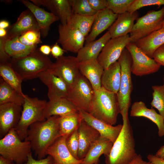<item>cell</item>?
I'll return each instance as SVG.
<instances>
[{
	"label": "cell",
	"instance_id": "1",
	"mask_svg": "<svg viewBox=\"0 0 164 164\" xmlns=\"http://www.w3.org/2000/svg\"><path fill=\"white\" fill-rule=\"evenodd\" d=\"M60 117L52 116L44 121L35 122L29 127L24 140L30 142L32 149L38 159L44 158L48 148L61 136Z\"/></svg>",
	"mask_w": 164,
	"mask_h": 164
},
{
	"label": "cell",
	"instance_id": "2",
	"mask_svg": "<svg viewBox=\"0 0 164 164\" xmlns=\"http://www.w3.org/2000/svg\"><path fill=\"white\" fill-rule=\"evenodd\" d=\"M122 130L105 156V164H129L136 156L133 131L128 116L123 117Z\"/></svg>",
	"mask_w": 164,
	"mask_h": 164
},
{
	"label": "cell",
	"instance_id": "3",
	"mask_svg": "<svg viewBox=\"0 0 164 164\" xmlns=\"http://www.w3.org/2000/svg\"><path fill=\"white\" fill-rule=\"evenodd\" d=\"M94 97L89 112L95 118L113 125L120 113L117 94L101 87L94 90Z\"/></svg>",
	"mask_w": 164,
	"mask_h": 164
},
{
	"label": "cell",
	"instance_id": "4",
	"mask_svg": "<svg viewBox=\"0 0 164 164\" xmlns=\"http://www.w3.org/2000/svg\"><path fill=\"white\" fill-rule=\"evenodd\" d=\"M9 63L22 80L38 77L40 73L49 70L53 63L39 50L22 57L11 58Z\"/></svg>",
	"mask_w": 164,
	"mask_h": 164
},
{
	"label": "cell",
	"instance_id": "5",
	"mask_svg": "<svg viewBox=\"0 0 164 164\" xmlns=\"http://www.w3.org/2000/svg\"><path fill=\"white\" fill-rule=\"evenodd\" d=\"M47 102L45 100L25 95L20 118L14 128L21 140L25 139L30 125L46 120L44 113Z\"/></svg>",
	"mask_w": 164,
	"mask_h": 164
},
{
	"label": "cell",
	"instance_id": "6",
	"mask_svg": "<svg viewBox=\"0 0 164 164\" xmlns=\"http://www.w3.org/2000/svg\"><path fill=\"white\" fill-rule=\"evenodd\" d=\"M32 150L30 142L22 141L14 128L0 140V155L16 164H22L26 162Z\"/></svg>",
	"mask_w": 164,
	"mask_h": 164
},
{
	"label": "cell",
	"instance_id": "7",
	"mask_svg": "<svg viewBox=\"0 0 164 164\" xmlns=\"http://www.w3.org/2000/svg\"><path fill=\"white\" fill-rule=\"evenodd\" d=\"M118 61L121 67V76L120 88L117 95L120 114L122 116L128 114L131 102V95L133 89L131 78L132 57L126 48Z\"/></svg>",
	"mask_w": 164,
	"mask_h": 164
},
{
	"label": "cell",
	"instance_id": "8",
	"mask_svg": "<svg viewBox=\"0 0 164 164\" xmlns=\"http://www.w3.org/2000/svg\"><path fill=\"white\" fill-rule=\"evenodd\" d=\"M164 20V6L159 10H150L138 18L130 32L131 43H135L161 29Z\"/></svg>",
	"mask_w": 164,
	"mask_h": 164
},
{
	"label": "cell",
	"instance_id": "9",
	"mask_svg": "<svg viewBox=\"0 0 164 164\" xmlns=\"http://www.w3.org/2000/svg\"><path fill=\"white\" fill-rule=\"evenodd\" d=\"M94 94L90 82L80 73L69 87L66 98L79 110L89 113Z\"/></svg>",
	"mask_w": 164,
	"mask_h": 164
},
{
	"label": "cell",
	"instance_id": "10",
	"mask_svg": "<svg viewBox=\"0 0 164 164\" xmlns=\"http://www.w3.org/2000/svg\"><path fill=\"white\" fill-rule=\"evenodd\" d=\"M132 59V73L137 76H142L157 72L161 66L152 58L148 56L134 43L126 46Z\"/></svg>",
	"mask_w": 164,
	"mask_h": 164
},
{
	"label": "cell",
	"instance_id": "11",
	"mask_svg": "<svg viewBox=\"0 0 164 164\" xmlns=\"http://www.w3.org/2000/svg\"><path fill=\"white\" fill-rule=\"evenodd\" d=\"M76 57L63 56L56 59L49 70L63 80L69 88L80 73Z\"/></svg>",
	"mask_w": 164,
	"mask_h": 164
},
{
	"label": "cell",
	"instance_id": "12",
	"mask_svg": "<svg viewBox=\"0 0 164 164\" xmlns=\"http://www.w3.org/2000/svg\"><path fill=\"white\" fill-rule=\"evenodd\" d=\"M131 43L130 36L111 38L105 44L97 60L104 69L117 61L126 46Z\"/></svg>",
	"mask_w": 164,
	"mask_h": 164
},
{
	"label": "cell",
	"instance_id": "13",
	"mask_svg": "<svg viewBox=\"0 0 164 164\" xmlns=\"http://www.w3.org/2000/svg\"><path fill=\"white\" fill-rule=\"evenodd\" d=\"M58 28L57 43L66 52L77 53L84 46L86 37L78 29L67 24L60 23Z\"/></svg>",
	"mask_w": 164,
	"mask_h": 164
},
{
	"label": "cell",
	"instance_id": "14",
	"mask_svg": "<svg viewBox=\"0 0 164 164\" xmlns=\"http://www.w3.org/2000/svg\"><path fill=\"white\" fill-rule=\"evenodd\" d=\"M18 37L5 41L0 40V62L22 57L36 50L37 46H28L22 44Z\"/></svg>",
	"mask_w": 164,
	"mask_h": 164
},
{
	"label": "cell",
	"instance_id": "15",
	"mask_svg": "<svg viewBox=\"0 0 164 164\" xmlns=\"http://www.w3.org/2000/svg\"><path fill=\"white\" fill-rule=\"evenodd\" d=\"M32 30H39L36 19L32 12L27 9L22 12L16 22L6 29V36L0 38L5 41L18 37L27 31Z\"/></svg>",
	"mask_w": 164,
	"mask_h": 164
},
{
	"label": "cell",
	"instance_id": "16",
	"mask_svg": "<svg viewBox=\"0 0 164 164\" xmlns=\"http://www.w3.org/2000/svg\"><path fill=\"white\" fill-rule=\"evenodd\" d=\"M22 106L12 103L0 105V134L5 136L11 130L15 128L21 116Z\"/></svg>",
	"mask_w": 164,
	"mask_h": 164
},
{
	"label": "cell",
	"instance_id": "17",
	"mask_svg": "<svg viewBox=\"0 0 164 164\" xmlns=\"http://www.w3.org/2000/svg\"><path fill=\"white\" fill-rule=\"evenodd\" d=\"M38 77L48 88L49 100L66 98L69 88L60 78L48 70L40 73Z\"/></svg>",
	"mask_w": 164,
	"mask_h": 164
},
{
	"label": "cell",
	"instance_id": "18",
	"mask_svg": "<svg viewBox=\"0 0 164 164\" xmlns=\"http://www.w3.org/2000/svg\"><path fill=\"white\" fill-rule=\"evenodd\" d=\"M79 110L83 120L97 131L101 136L113 143L115 142L122 130V125L113 126L95 118L87 112Z\"/></svg>",
	"mask_w": 164,
	"mask_h": 164
},
{
	"label": "cell",
	"instance_id": "19",
	"mask_svg": "<svg viewBox=\"0 0 164 164\" xmlns=\"http://www.w3.org/2000/svg\"><path fill=\"white\" fill-rule=\"evenodd\" d=\"M36 5H42L57 16L63 25L67 24L73 14L68 0H31Z\"/></svg>",
	"mask_w": 164,
	"mask_h": 164
},
{
	"label": "cell",
	"instance_id": "20",
	"mask_svg": "<svg viewBox=\"0 0 164 164\" xmlns=\"http://www.w3.org/2000/svg\"><path fill=\"white\" fill-rule=\"evenodd\" d=\"M118 15L107 8L97 12L95 15L91 31L86 37V43L95 40L99 35L110 28Z\"/></svg>",
	"mask_w": 164,
	"mask_h": 164
},
{
	"label": "cell",
	"instance_id": "21",
	"mask_svg": "<svg viewBox=\"0 0 164 164\" xmlns=\"http://www.w3.org/2000/svg\"><path fill=\"white\" fill-rule=\"evenodd\" d=\"M66 139L62 136L58 138L48 148L47 155L51 156L56 164H81L82 159L72 155L66 146Z\"/></svg>",
	"mask_w": 164,
	"mask_h": 164
},
{
	"label": "cell",
	"instance_id": "22",
	"mask_svg": "<svg viewBox=\"0 0 164 164\" xmlns=\"http://www.w3.org/2000/svg\"><path fill=\"white\" fill-rule=\"evenodd\" d=\"M21 2L33 14L37 22L41 35L43 38L48 35L51 25L59 20L51 12H48L38 7L30 1L22 0Z\"/></svg>",
	"mask_w": 164,
	"mask_h": 164
},
{
	"label": "cell",
	"instance_id": "23",
	"mask_svg": "<svg viewBox=\"0 0 164 164\" xmlns=\"http://www.w3.org/2000/svg\"><path fill=\"white\" fill-rule=\"evenodd\" d=\"M130 115L132 117H144L149 119L156 125L159 136H164V118L154 109L147 108L144 102H134L131 106Z\"/></svg>",
	"mask_w": 164,
	"mask_h": 164
},
{
	"label": "cell",
	"instance_id": "24",
	"mask_svg": "<svg viewBox=\"0 0 164 164\" xmlns=\"http://www.w3.org/2000/svg\"><path fill=\"white\" fill-rule=\"evenodd\" d=\"M79 147L78 157L83 159L91 146L100 136L98 132L83 119L78 128Z\"/></svg>",
	"mask_w": 164,
	"mask_h": 164
},
{
	"label": "cell",
	"instance_id": "25",
	"mask_svg": "<svg viewBox=\"0 0 164 164\" xmlns=\"http://www.w3.org/2000/svg\"><path fill=\"white\" fill-rule=\"evenodd\" d=\"M138 18L137 11L133 13L128 12L119 14L114 22L109 28L108 31L111 38L126 36L130 33L133 28L135 20Z\"/></svg>",
	"mask_w": 164,
	"mask_h": 164
},
{
	"label": "cell",
	"instance_id": "26",
	"mask_svg": "<svg viewBox=\"0 0 164 164\" xmlns=\"http://www.w3.org/2000/svg\"><path fill=\"white\" fill-rule=\"evenodd\" d=\"M80 73L90 82L94 90L101 87V79L104 69L97 59L79 62Z\"/></svg>",
	"mask_w": 164,
	"mask_h": 164
},
{
	"label": "cell",
	"instance_id": "27",
	"mask_svg": "<svg viewBox=\"0 0 164 164\" xmlns=\"http://www.w3.org/2000/svg\"><path fill=\"white\" fill-rule=\"evenodd\" d=\"M111 38L108 31L98 39L86 43L77 53L76 57L79 62L97 59L103 48Z\"/></svg>",
	"mask_w": 164,
	"mask_h": 164
},
{
	"label": "cell",
	"instance_id": "28",
	"mask_svg": "<svg viewBox=\"0 0 164 164\" xmlns=\"http://www.w3.org/2000/svg\"><path fill=\"white\" fill-rule=\"evenodd\" d=\"M113 143L109 139L100 136L91 146L81 164H95L98 163L100 156L108 155Z\"/></svg>",
	"mask_w": 164,
	"mask_h": 164
},
{
	"label": "cell",
	"instance_id": "29",
	"mask_svg": "<svg viewBox=\"0 0 164 164\" xmlns=\"http://www.w3.org/2000/svg\"><path fill=\"white\" fill-rule=\"evenodd\" d=\"M79 110L66 98L49 100L47 102L44 111V115L46 119L53 116L62 117L77 112Z\"/></svg>",
	"mask_w": 164,
	"mask_h": 164
},
{
	"label": "cell",
	"instance_id": "30",
	"mask_svg": "<svg viewBox=\"0 0 164 164\" xmlns=\"http://www.w3.org/2000/svg\"><path fill=\"white\" fill-rule=\"evenodd\" d=\"M121 76L120 65L117 61L104 69L101 79V87L117 94L120 88Z\"/></svg>",
	"mask_w": 164,
	"mask_h": 164
},
{
	"label": "cell",
	"instance_id": "31",
	"mask_svg": "<svg viewBox=\"0 0 164 164\" xmlns=\"http://www.w3.org/2000/svg\"><path fill=\"white\" fill-rule=\"evenodd\" d=\"M135 44L148 56L152 58L154 51L164 44V30L155 31L138 40Z\"/></svg>",
	"mask_w": 164,
	"mask_h": 164
},
{
	"label": "cell",
	"instance_id": "32",
	"mask_svg": "<svg viewBox=\"0 0 164 164\" xmlns=\"http://www.w3.org/2000/svg\"><path fill=\"white\" fill-rule=\"evenodd\" d=\"M0 77L5 82L17 92L25 96L22 88V83L23 80L9 62L0 63Z\"/></svg>",
	"mask_w": 164,
	"mask_h": 164
},
{
	"label": "cell",
	"instance_id": "33",
	"mask_svg": "<svg viewBox=\"0 0 164 164\" xmlns=\"http://www.w3.org/2000/svg\"><path fill=\"white\" fill-rule=\"evenodd\" d=\"M82 120L79 110L60 117L59 125L61 136L66 138L73 131L78 129Z\"/></svg>",
	"mask_w": 164,
	"mask_h": 164
},
{
	"label": "cell",
	"instance_id": "34",
	"mask_svg": "<svg viewBox=\"0 0 164 164\" xmlns=\"http://www.w3.org/2000/svg\"><path fill=\"white\" fill-rule=\"evenodd\" d=\"M25 96L19 93L0 77V105L12 103L22 106Z\"/></svg>",
	"mask_w": 164,
	"mask_h": 164
},
{
	"label": "cell",
	"instance_id": "35",
	"mask_svg": "<svg viewBox=\"0 0 164 164\" xmlns=\"http://www.w3.org/2000/svg\"><path fill=\"white\" fill-rule=\"evenodd\" d=\"M95 15L85 16L73 13L67 24L78 29L86 37L91 31Z\"/></svg>",
	"mask_w": 164,
	"mask_h": 164
},
{
	"label": "cell",
	"instance_id": "36",
	"mask_svg": "<svg viewBox=\"0 0 164 164\" xmlns=\"http://www.w3.org/2000/svg\"><path fill=\"white\" fill-rule=\"evenodd\" d=\"M73 14L85 16L94 15L97 12L91 7L88 0H68Z\"/></svg>",
	"mask_w": 164,
	"mask_h": 164
},
{
	"label": "cell",
	"instance_id": "37",
	"mask_svg": "<svg viewBox=\"0 0 164 164\" xmlns=\"http://www.w3.org/2000/svg\"><path fill=\"white\" fill-rule=\"evenodd\" d=\"M152 100L151 106L156 109L159 114L164 118V86L155 85L152 87Z\"/></svg>",
	"mask_w": 164,
	"mask_h": 164
},
{
	"label": "cell",
	"instance_id": "38",
	"mask_svg": "<svg viewBox=\"0 0 164 164\" xmlns=\"http://www.w3.org/2000/svg\"><path fill=\"white\" fill-rule=\"evenodd\" d=\"M39 30H29L18 37L20 41L23 44L28 46H37L42 43Z\"/></svg>",
	"mask_w": 164,
	"mask_h": 164
},
{
	"label": "cell",
	"instance_id": "39",
	"mask_svg": "<svg viewBox=\"0 0 164 164\" xmlns=\"http://www.w3.org/2000/svg\"><path fill=\"white\" fill-rule=\"evenodd\" d=\"M134 0H107V8L114 13L120 14L128 11Z\"/></svg>",
	"mask_w": 164,
	"mask_h": 164
},
{
	"label": "cell",
	"instance_id": "40",
	"mask_svg": "<svg viewBox=\"0 0 164 164\" xmlns=\"http://www.w3.org/2000/svg\"><path fill=\"white\" fill-rule=\"evenodd\" d=\"M65 143L72 155L76 159H80L78 157L79 142L78 129L73 131L66 138Z\"/></svg>",
	"mask_w": 164,
	"mask_h": 164
},
{
	"label": "cell",
	"instance_id": "41",
	"mask_svg": "<svg viewBox=\"0 0 164 164\" xmlns=\"http://www.w3.org/2000/svg\"><path fill=\"white\" fill-rule=\"evenodd\" d=\"M154 5H164V0H134L127 12L133 13L143 7Z\"/></svg>",
	"mask_w": 164,
	"mask_h": 164
},
{
	"label": "cell",
	"instance_id": "42",
	"mask_svg": "<svg viewBox=\"0 0 164 164\" xmlns=\"http://www.w3.org/2000/svg\"><path fill=\"white\" fill-rule=\"evenodd\" d=\"M25 164H56L52 157L48 155L46 158L40 159H35L32 157V153L28 155ZM12 164H15L12 162Z\"/></svg>",
	"mask_w": 164,
	"mask_h": 164
},
{
	"label": "cell",
	"instance_id": "43",
	"mask_svg": "<svg viewBox=\"0 0 164 164\" xmlns=\"http://www.w3.org/2000/svg\"><path fill=\"white\" fill-rule=\"evenodd\" d=\"M152 58L161 66L164 67V44L154 51Z\"/></svg>",
	"mask_w": 164,
	"mask_h": 164
},
{
	"label": "cell",
	"instance_id": "44",
	"mask_svg": "<svg viewBox=\"0 0 164 164\" xmlns=\"http://www.w3.org/2000/svg\"><path fill=\"white\" fill-rule=\"evenodd\" d=\"M88 1L91 8L97 12L107 7V0H88Z\"/></svg>",
	"mask_w": 164,
	"mask_h": 164
},
{
	"label": "cell",
	"instance_id": "45",
	"mask_svg": "<svg viewBox=\"0 0 164 164\" xmlns=\"http://www.w3.org/2000/svg\"><path fill=\"white\" fill-rule=\"evenodd\" d=\"M65 52H66L59 46L57 42L51 47V54L53 57L56 59L63 56Z\"/></svg>",
	"mask_w": 164,
	"mask_h": 164
},
{
	"label": "cell",
	"instance_id": "46",
	"mask_svg": "<svg viewBox=\"0 0 164 164\" xmlns=\"http://www.w3.org/2000/svg\"><path fill=\"white\" fill-rule=\"evenodd\" d=\"M147 159L152 164H164V159L159 158L155 155L149 154Z\"/></svg>",
	"mask_w": 164,
	"mask_h": 164
},
{
	"label": "cell",
	"instance_id": "47",
	"mask_svg": "<svg viewBox=\"0 0 164 164\" xmlns=\"http://www.w3.org/2000/svg\"><path fill=\"white\" fill-rule=\"evenodd\" d=\"M129 164H152L149 162L144 161L140 154H137Z\"/></svg>",
	"mask_w": 164,
	"mask_h": 164
},
{
	"label": "cell",
	"instance_id": "48",
	"mask_svg": "<svg viewBox=\"0 0 164 164\" xmlns=\"http://www.w3.org/2000/svg\"><path fill=\"white\" fill-rule=\"evenodd\" d=\"M39 51L43 55L48 56L51 52V47L48 45H43L39 48Z\"/></svg>",
	"mask_w": 164,
	"mask_h": 164
},
{
	"label": "cell",
	"instance_id": "49",
	"mask_svg": "<svg viewBox=\"0 0 164 164\" xmlns=\"http://www.w3.org/2000/svg\"><path fill=\"white\" fill-rule=\"evenodd\" d=\"M155 155L159 158L164 159V145L160 147Z\"/></svg>",
	"mask_w": 164,
	"mask_h": 164
},
{
	"label": "cell",
	"instance_id": "50",
	"mask_svg": "<svg viewBox=\"0 0 164 164\" xmlns=\"http://www.w3.org/2000/svg\"><path fill=\"white\" fill-rule=\"evenodd\" d=\"M9 22L5 20H1L0 22V29H7L9 26Z\"/></svg>",
	"mask_w": 164,
	"mask_h": 164
},
{
	"label": "cell",
	"instance_id": "51",
	"mask_svg": "<svg viewBox=\"0 0 164 164\" xmlns=\"http://www.w3.org/2000/svg\"><path fill=\"white\" fill-rule=\"evenodd\" d=\"M12 162L0 155V164H12Z\"/></svg>",
	"mask_w": 164,
	"mask_h": 164
},
{
	"label": "cell",
	"instance_id": "52",
	"mask_svg": "<svg viewBox=\"0 0 164 164\" xmlns=\"http://www.w3.org/2000/svg\"><path fill=\"white\" fill-rule=\"evenodd\" d=\"M7 34L6 29H0V38L5 37Z\"/></svg>",
	"mask_w": 164,
	"mask_h": 164
},
{
	"label": "cell",
	"instance_id": "53",
	"mask_svg": "<svg viewBox=\"0 0 164 164\" xmlns=\"http://www.w3.org/2000/svg\"><path fill=\"white\" fill-rule=\"evenodd\" d=\"M160 29L164 30V21H163V25H162V28Z\"/></svg>",
	"mask_w": 164,
	"mask_h": 164
},
{
	"label": "cell",
	"instance_id": "54",
	"mask_svg": "<svg viewBox=\"0 0 164 164\" xmlns=\"http://www.w3.org/2000/svg\"><path fill=\"white\" fill-rule=\"evenodd\" d=\"M163 85L164 86V76H163Z\"/></svg>",
	"mask_w": 164,
	"mask_h": 164
},
{
	"label": "cell",
	"instance_id": "55",
	"mask_svg": "<svg viewBox=\"0 0 164 164\" xmlns=\"http://www.w3.org/2000/svg\"><path fill=\"white\" fill-rule=\"evenodd\" d=\"M97 164H99V163H98Z\"/></svg>",
	"mask_w": 164,
	"mask_h": 164
},
{
	"label": "cell",
	"instance_id": "56",
	"mask_svg": "<svg viewBox=\"0 0 164 164\" xmlns=\"http://www.w3.org/2000/svg\"><path fill=\"white\" fill-rule=\"evenodd\" d=\"M97 163H96V164H97Z\"/></svg>",
	"mask_w": 164,
	"mask_h": 164
}]
</instances>
